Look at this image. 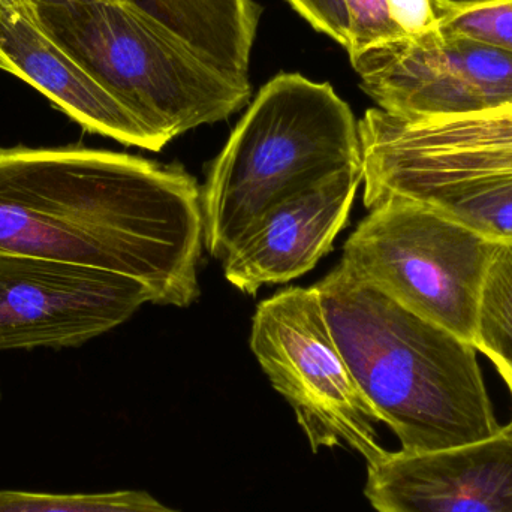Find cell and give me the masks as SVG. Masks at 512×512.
I'll list each match as a JSON object with an SVG mask.
<instances>
[{
  "instance_id": "3957f363",
  "label": "cell",
  "mask_w": 512,
  "mask_h": 512,
  "mask_svg": "<svg viewBox=\"0 0 512 512\" xmlns=\"http://www.w3.org/2000/svg\"><path fill=\"white\" fill-rule=\"evenodd\" d=\"M363 167L358 122L328 83L283 72L259 90L201 189L204 245L224 261L273 207Z\"/></svg>"
},
{
  "instance_id": "277c9868",
  "label": "cell",
  "mask_w": 512,
  "mask_h": 512,
  "mask_svg": "<svg viewBox=\"0 0 512 512\" xmlns=\"http://www.w3.org/2000/svg\"><path fill=\"white\" fill-rule=\"evenodd\" d=\"M45 32L153 134L170 143L248 105L249 77L204 60L132 0H35Z\"/></svg>"
},
{
  "instance_id": "7402d4cb",
  "label": "cell",
  "mask_w": 512,
  "mask_h": 512,
  "mask_svg": "<svg viewBox=\"0 0 512 512\" xmlns=\"http://www.w3.org/2000/svg\"><path fill=\"white\" fill-rule=\"evenodd\" d=\"M0 399H2V393H0Z\"/></svg>"
},
{
  "instance_id": "ba28073f",
  "label": "cell",
  "mask_w": 512,
  "mask_h": 512,
  "mask_svg": "<svg viewBox=\"0 0 512 512\" xmlns=\"http://www.w3.org/2000/svg\"><path fill=\"white\" fill-rule=\"evenodd\" d=\"M379 110L406 120L471 116L512 104V56L439 29L351 57Z\"/></svg>"
},
{
  "instance_id": "ac0fdd59",
  "label": "cell",
  "mask_w": 512,
  "mask_h": 512,
  "mask_svg": "<svg viewBox=\"0 0 512 512\" xmlns=\"http://www.w3.org/2000/svg\"><path fill=\"white\" fill-rule=\"evenodd\" d=\"M349 23V59L370 48L402 38L390 15L388 0H345Z\"/></svg>"
},
{
  "instance_id": "8fae6325",
  "label": "cell",
  "mask_w": 512,
  "mask_h": 512,
  "mask_svg": "<svg viewBox=\"0 0 512 512\" xmlns=\"http://www.w3.org/2000/svg\"><path fill=\"white\" fill-rule=\"evenodd\" d=\"M0 71L38 90L86 131L149 152L167 146L45 32L35 0H0Z\"/></svg>"
},
{
  "instance_id": "7c38bea8",
  "label": "cell",
  "mask_w": 512,
  "mask_h": 512,
  "mask_svg": "<svg viewBox=\"0 0 512 512\" xmlns=\"http://www.w3.org/2000/svg\"><path fill=\"white\" fill-rule=\"evenodd\" d=\"M361 183L363 167L349 168L277 204L222 261L228 282L254 295L309 273L348 225Z\"/></svg>"
},
{
  "instance_id": "9c48e42d",
  "label": "cell",
  "mask_w": 512,
  "mask_h": 512,
  "mask_svg": "<svg viewBox=\"0 0 512 512\" xmlns=\"http://www.w3.org/2000/svg\"><path fill=\"white\" fill-rule=\"evenodd\" d=\"M156 295L140 280L84 265L0 255V352L78 348Z\"/></svg>"
},
{
  "instance_id": "e0dca14e",
  "label": "cell",
  "mask_w": 512,
  "mask_h": 512,
  "mask_svg": "<svg viewBox=\"0 0 512 512\" xmlns=\"http://www.w3.org/2000/svg\"><path fill=\"white\" fill-rule=\"evenodd\" d=\"M438 27L512 56V0H432Z\"/></svg>"
},
{
  "instance_id": "44dd1931",
  "label": "cell",
  "mask_w": 512,
  "mask_h": 512,
  "mask_svg": "<svg viewBox=\"0 0 512 512\" xmlns=\"http://www.w3.org/2000/svg\"><path fill=\"white\" fill-rule=\"evenodd\" d=\"M499 375L502 376V379H504L505 382H507L508 390H510L511 397H512V373L508 372V370L505 369H498Z\"/></svg>"
},
{
  "instance_id": "9a60e30c",
  "label": "cell",
  "mask_w": 512,
  "mask_h": 512,
  "mask_svg": "<svg viewBox=\"0 0 512 512\" xmlns=\"http://www.w3.org/2000/svg\"><path fill=\"white\" fill-rule=\"evenodd\" d=\"M474 346L512 373V243L499 245L481 289Z\"/></svg>"
},
{
  "instance_id": "8992f818",
  "label": "cell",
  "mask_w": 512,
  "mask_h": 512,
  "mask_svg": "<svg viewBox=\"0 0 512 512\" xmlns=\"http://www.w3.org/2000/svg\"><path fill=\"white\" fill-rule=\"evenodd\" d=\"M251 349L294 411L312 453L348 448L366 463L384 453L378 418L331 334L315 285L292 286L261 301Z\"/></svg>"
},
{
  "instance_id": "2e32d148",
  "label": "cell",
  "mask_w": 512,
  "mask_h": 512,
  "mask_svg": "<svg viewBox=\"0 0 512 512\" xmlns=\"http://www.w3.org/2000/svg\"><path fill=\"white\" fill-rule=\"evenodd\" d=\"M0 512H180L143 490L56 493L0 490Z\"/></svg>"
},
{
  "instance_id": "d6986e66",
  "label": "cell",
  "mask_w": 512,
  "mask_h": 512,
  "mask_svg": "<svg viewBox=\"0 0 512 512\" xmlns=\"http://www.w3.org/2000/svg\"><path fill=\"white\" fill-rule=\"evenodd\" d=\"M313 29L349 48V23L345 0H286Z\"/></svg>"
},
{
  "instance_id": "ffe728a7",
  "label": "cell",
  "mask_w": 512,
  "mask_h": 512,
  "mask_svg": "<svg viewBox=\"0 0 512 512\" xmlns=\"http://www.w3.org/2000/svg\"><path fill=\"white\" fill-rule=\"evenodd\" d=\"M388 8L405 35H421L438 26L432 0H388Z\"/></svg>"
},
{
  "instance_id": "7a4b0ae2",
  "label": "cell",
  "mask_w": 512,
  "mask_h": 512,
  "mask_svg": "<svg viewBox=\"0 0 512 512\" xmlns=\"http://www.w3.org/2000/svg\"><path fill=\"white\" fill-rule=\"evenodd\" d=\"M331 334L379 423L406 453L492 438L477 348L337 264L316 283Z\"/></svg>"
},
{
  "instance_id": "52a82bcc",
  "label": "cell",
  "mask_w": 512,
  "mask_h": 512,
  "mask_svg": "<svg viewBox=\"0 0 512 512\" xmlns=\"http://www.w3.org/2000/svg\"><path fill=\"white\" fill-rule=\"evenodd\" d=\"M364 206L512 174V104L471 116L406 120L378 107L358 122Z\"/></svg>"
},
{
  "instance_id": "4fadbf2b",
  "label": "cell",
  "mask_w": 512,
  "mask_h": 512,
  "mask_svg": "<svg viewBox=\"0 0 512 512\" xmlns=\"http://www.w3.org/2000/svg\"><path fill=\"white\" fill-rule=\"evenodd\" d=\"M185 39L207 62L249 77L261 8L254 0H132Z\"/></svg>"
},
{
  "instance_id": "5bb4252c",
  "label": "cell",
  "mask_w": 512,
  "mask_h": 512,
  "mask_svg": "<svg viewBox=\"0 0 512 512\" xmlns=\"http://www.w3.org/2000/svg\"><path fill=\"white\" fill-rule=\"evenodd\" d=\"M409 201L426 204L490 242L512 243V174L429 189Z\"/></svg>"
},
{
  "instance_id": "6da1fadb",
  "label": "cell",
  "mask_w": 512,
  "mask_h": 512,
  "mask_svg": "<svg viewBox=\"0 0 512 512\" xmlns=\"http://www.w3.org/2000/svg\"><path fill=\"white\" fill-rule=\"evenodd\" d=\"M201 188L180 165L71 144L0 146V255L140 280L161 306L200 295Z\"/></svg>"
},
{
  "instance_id": "30bf717a",
  "label": "cell",
  "mask_w": 512,
  "mask_h": 512,
  "mask_svg": "<svg viewBox=\"0 0 512 512\" xmlns=\"http://www.w3.org/2000/svg\"><path fill=\"white\" fill-rule=\"evenodd\" d=\"M364 496L376 512H512V420L462 447L385 450L367 463Z\"/></svg>"
},
{
  "instance_id": "5b68a950",
  "label": "cell",
  "mask_w": 512,
  "mask_h": 512,
  "mask_svg": "<svg viewBox=\"0 0 512 512\" xmlns=\"http://www.w3.org/2000/svg\"><path fill=\"white\" fill-rule=\"evenodd\" d=\"M498 246L426 204L390 198L358 224L339 264L474 345L481 289Z\"/></svg>"
}]
</instances>
